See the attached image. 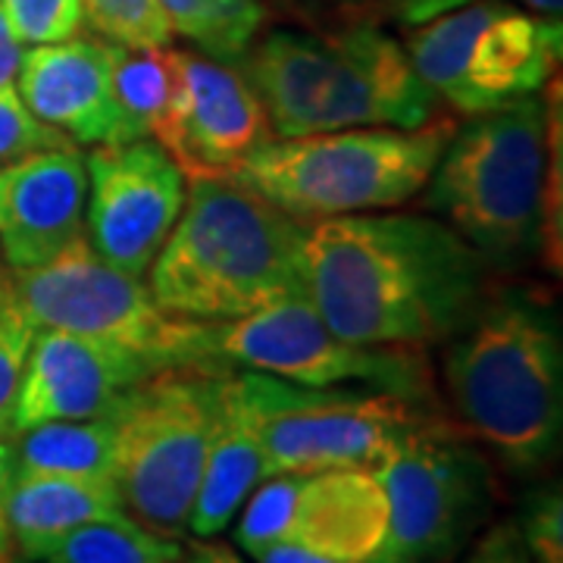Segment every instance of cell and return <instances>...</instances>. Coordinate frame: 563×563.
Returning a JSON list of instances; mask_svg holds the SVG:
<instances>
[{"label": "cell", "mask_w": 563, "mask_h": 563, "mask_svg": "<svg viewBox=\"0 0 563 563\" xmlns=\"http://www.w3.org/2000/svg\"><path fill=\"white\" fill-rule=\"evenodd\" d=\"M179 539L161 536L139 520L91 523L69 532L41 563H176Z\"/></svg>", "instance_id": "24"}, {"label": "cell", "mask_w": 563, "mask_h": 563, "mask_svg": "<svg viewBox=\"0 0 563 563\" xmlns=\"http://www.w3.org/2000/svg\"><path fill=\"white\" fill-rule=\"evenodd\" d=\"M463 3H476V0H410L407 10H404L401 25L410 29V25H420V22L432 20L439 13H448V10H457ZM507 3H520L532 13H542V16H561L563 0H507Z\"/></svg>", "instance_id": "32"}, {"label": "cell", "mask_w": 563, "mask_h": 563, "mask_svg": "<svg viewBox=\"0 0 563 563\" xmlns=\"http://www.w3.org/2000/svg\"><path fill=\"white\" fill-rule=\"evenodd\" d=\"M410 0H263L266 13L276 10L301 29H347L401 22Z\"/></svg>", "instance_id": "27"}, {"label": "cell", "mask_w": 563, "mask_h": 563, "mask_svg": "<svg viewBox=\"0 0 563 563\" xmlns=\"http://www.w3.org/2000/svg\"><path fill=\"white\" fill-rule=\"evenodd\" d=\"M369 563H410V561H401V558H391V554H379V558H373V561Z\"/></svg>", "instance_id": "36"}, {"label": "cell", "mask_w": 563, "mask_h": 563, "mask_svg": "<svg viewBox=\"0 0 563 563\" xmlns=\"http://www.w3.org/2000/svg\"><path fill=\"white\" fill-rule=\"evenodd\" d=\"M166 366L122 344L85 339L60 329H35L25 357L10 435L54 420L98 417L129 388Z\"/></svg>", "instance_id": "15"}, {"label": "cell", "mask_w": 563, "mask_h": 563, "mask_svg": "<svg viewBox=\"0 0 563 563\" xmlns=\"http://www.w3.org/2000/svg\"><path fill=\"white\" fill-rule=\"evenodd\" d=\"M16 91L44 125L76 147L139 139L113 91L110 41L73 35L25 47Z\"/></svg>", "instance_id": "16"}, {"label": "cell", "mask_w": 563, "mask_h": 563, "mask_svg": "<svg viewBox=\"0 0 563 563\" xmlns=\"http://www.w3.org/2000/svg\"><path fill=\"white\" fill-rule=\"evenodd\" d=\"M129 520L120 488L113 483H85L63 476H13L10 488V536L13 554L41 563L57 544L91 523Z\"/></svg>", "instance_id": "20"}, {"label": "cell", "mask_w": 563, "mask_h": 563, "mask_svg": "<svg viewBox=\"0 0 563 563\" xmlns=\"http://www.w3.org/2000/svg\"><path fill=\"white\" fill-rule=\"evenodd\" d=\"M307 225L229 179H191L151 263V295L185 320L225 322L303 295Z\"/></svg>", "instance_id": "4"}, {"label": "cell", "mask_w": 563, "mask_h": 563, "mask_svg": "<svg viewBox=\"0 0 563 563\" xmlns=\"http://www.w3.org/2000/svg\"><path fill=\"white\" fill-rule=\"evenodd\" d=\"M35 339V325L25 317L10 269L0 266V435H10L13 407L20 395L25 357Z\"/></svg>", "instance_id": "26"}, {"label": "cell", "mask_w": 563, "mask_h": 563, "mask_svg": "<svg viewBox=\"0 0 563 563\" xmlns=\"http://www.w3.org/2000/svg\"><path fill=\"white\" fill-rule=\"evenodd\" d=\"M22 57H25V44L16 38V32L10 29L0 10V88H16Z\"/></svg>", "instance_id": "34"}, {"label": "cell", "mask_w": 563, "mask_h": 563, "mask_svg": "<svg viewBox=\"0 0 563 563\" xmlns=\"http://www.w3.org/2000/svg\"><path fill=\"white\" fill-rule=\"evenodd\" d=\"M561 88L454 125L422 188L429 217L451 225L492 269H520L542 251L551 141Z\"/></svg>", "instance_id": "5"}, {"label": "cell", "mask_w": 563, "mask_h": 563, "mask_svg": "<svg viewBox=\"0 0 563 563\" xmlns=\"http://www.w3.org/2000/svg\"><path fill=\"white\" fill-rule=\"evenodd\" d=\"M73 144L54 132L22 103L16 88H0V166L22 161L38 151H54Z\"/></svg>", "instance_id": "30"}, {"label": "cell", "mask_w": 563, "mask_h": 563, "mask_svg": "<svg viewBox=\"0 0 563 563\" xmlns=\"http://www.w3.org/2000/svg\"><path fill=\"white\" fill-rule=\"evenodd\" d=\"M492 266L429 213H354L307 225L303 295L354 344L426 347L454 339Z\"/></svg>", "instance_id": "1"}, {"label": "cell", "mask_w": 563, "mask_h": 563, "mask_svg": "<svg viewBox=\"0 0 563 563\" xmlns=\"http://www.w3.org/2000/svg\"><path fill=\"white\" fill-rule=\"evenodd\" d=\"M220 363L166 366L117 404V488L132 520L181 539L220 417Z\"/></svg>", "instance_id": "7"}, {"label": "cell", "mask_w": 563, "mask_h": 563, "mask_svg": "<svg viewBox=\"0 0 563 563\" xmlns=\"http://www.w3.org/2000/svg\"><path fill=\"white\" fill-rule=\"evenodd\" d=\"M185 363L254 369L310 388L357 383L417 407H439L422 347L344 342L322 322L307 295L285 298L242 320H191Z\"/></svg>", "instance_id": "8"}, {"label": "cell", "mask_w": 563, "mask_h": 563, "mask_svg": "<svg viewBox=\"0 0 563 563\" xmlns=\"http://www.w3.org/2000/svg\"><path fill=\"white\" fill-rule=\"evenodd\" d=\"M85 29L120 47H163L173 25L161 0H81Z\"/></svg>", "instance_id": "25"}, {"label": "cell", "mask_w": 563, "mask_h": 563, "mask_svg": "<svg viewBox=\"0 0 563 563\" xmlns=\"http://www.w3.org/2000/svg\"><path fill=\"white\" fill-rule=\"evenodd\" d=\"M176 563H244L229 544L207 542V539H195V542L181 544V554Z\"/></svg>", "instance_id": "35"}, {"label": "cell", "mask_w": 563, "mask_h": 563, "mask_svg": "<svg viewBox=\"0 0 563 563\" xmlns=\"http://www.w3.org/2000/svg\"><path fill=\"white\" fill-rule=\"evenodd\" d=\"M532 563H563V495L561 483H544L523 498L514 520Z\"/></svg>", "instance_id": "29"}, {"label": "cell", "mask_w": 563, "mask_h": 563, "mask_svg": "<svg viewBox=\"0 0 563 563\" xmlns=\"http://www.w3.org/2000/svg\"><path fill=\"white\" fill-rule=\"evenodd\" d=\"M10 279L35 329L122 344L161 366H185L191 320L163 310L144 282L101 261L85 235L54 261L10 269Z\"/></svg>", "instance_id": "12"}, {"label": "cell", "mask_w": 563, "mask_h": 563, "mask_svg": "<svg viewBox=\"0 0 563 563\" xmlns=\"http://www.w3.org/2000/svg\"><path fill=\"white\" fill-rule=\"evenodd\" d=\"M239 66L279 139L373 125L420 129L442 117L439 98L385 25H279L257 35Z\"/></svg>", "instance_id": "3"}, {"label": "cell", "mask_w": 563, "mask_h": 563, "mask_svg": "<svg viewBox=\"0 0 563 563\" xmlns=\"http://www.w3.org/2000/svg\"><path fill=\"white\" fill-rule=\"evenodd\" d=\"M117 404L98 417L41 422L10 435L13 476H63L117 485Z\"/></svg>", "instance_id": "21"}, {"label": "cell", "mask_w": 563, "mask_h": 563, "mask_svg": "<svg viewBox=\"0 0 563 563\" xmlns=\"http://www.w3.org/2000/svg\"><path fill=\"white\" fill-rule=\"evenodd\" d=\"M10 488H13V442H10V435H0V563L13 561Z\"/></svg>", "instance_id": "33"}, {"label": "cell", "mask_w": 563, "mask_h": 563, "mask_svg": "<svg viewBox=\"0 0 563 563\" xmlns=\"http://www.w3.org/2000/svg\"><path fill=\"white\" fill-rule=\"evenodd\" d=\"M561 44V16L476 0L410 25L404 51L439 103L476 117L544 91L558 73Z\"/></svg>", "instance_id": "9"}, {"label": "cell", "mask_w": 563, "mask_h": 563, "mask_svg": "<svg viewBox=\"0 0 563 563\" xmlns=\"http://www.w3.org/2000/svg\"><path fill=\"white\" fill-rule=\"evenodd\" d=\"M0 10L25 47L66 41L85 29L81 0H0Z\"/></svg>", "instance_id": "28"}, {"label": "cell", "mask_w": 563, "mask_h": 563, "mask_svg": "<svg viewBox=\"0 0 563 563\" xmlns=\"http://www.w3.org/2000/svg\"><path fill=\"white\" fill-rule=\"evenodd\" d=\"M235 379L257 426L263 479L354 466L373 470L417 422L439 413L376 388H310L254 369H235Z\"/></svg>", "instance_id": "10"}, {"label": "cell", "mask_w": 563, "mask_h": 563, "mask_svg": "<svg viewBox=\"0 0 563 563\" xmlns=\"http://www.w3.org/2000/svg\"><path fill=\"white\" fill-rule=\"evenodd\" d=\"M463 563H532V558H529L514 520H504V523L492 526L483 539L473 544V551L466 554Z\"/></svg>", "instance_id": "31"}, {"label": "cell", "mask_w": 563, "mask_h": 563, "mask_svg": "<svg viewBox=\"0 0 563 563\" xmlns=\"http://www.w3.org/2000/svg\"><path fill=\"white\" fill-rule=\"evenodd\" d=\"M85 173V242L101 261L144 279L185 207V173L151 139L91 147Z\"/></svg>", "instance_id": "13"}, {"label": "cell", "mask_w": 563, "mask_h": 563, "mask_svg": "<svg viewBox=\"0 0 563 563\" xmlns=\"http://www.w3.org/2000/svg\"><path fill=\"white\" fill-rule=\"evenodd\" d=\"M451 132L454 120L442 113L420 129L373 125L273 139L232 179L303 225L376 213L420 195Z\"/></svg>", "instance_id": "6"}, {"label": "cell", "mask_w": 563, "mask_h": 563, "mask_svg": "<svg viewBox=\"0 0 563 563\" xmlns=\"http://www.w3.org/2000/svg\"><path fill=\"white\" fill-rule=\"evenodd\" d=\"M373 473L388 501L383 551L401 561H454L495 504L492 463L439 413L417 422Z\"/></svg>", "instance_id": "11"}, {"label": "cell", "mask_w": 563, "mask_h": 563, "mask_svg": "<svg viewBox=\"0 0 563 563\" xmlns=\"http://www.w3.org/2000/svg\"><path fill=\"white\" fill-rule=\"evenodd\" d=\"M173 35L188 38L201 54L239 63L266 22L263 0H161Z\"/></svg>", "instance_id": "23"}, {"label": "cell", "mask_w": 563, "mask_h": 563, "mask_svg": "<svg viewBox=\"0 0 563 563\" xmlns=\"http://www.w3.org/2000/svg\"><path fill=\"white\" fill-rule=\"evenodd\" d=\"M113 54V91L135 135L147 139L173 110L179 95V54L176 47H120Z\"/></svg>", "instance_id": "22"}, {"label": "cell", "mask_w": 563, "mask_h": 563, "mask_svg": "<svg viewBox=\"0 0 563 563\" xmlns=\"http://www.w3.org/2000/svg\"><path fill=\"white\" fill-rule=\"evenodd\" d=\"M88 173L76 144L0 166V261L32 269L54 261L85 232Z\"/></svg>", "instance_id": "17"}, {"label": "cell", "mask_w": 563, "mask_h": 563, "mask_svg": "<svg viewBox=\"0 0 563 563\" xmlns=\"http://www.w3.org/2000/svg\"><path fill=\"white\" fill-rule=\"evenodd\" d=\"M176 54L179 95L151 139L176 161L185 179H229L276 132L239 63L179 47Z\"/></svg>", "instance_id": "14"}, {"label": "cell", "mask_w": 563, "mask_h": 563, "mask_svg": "<svg viewBox=\"0 0 563 563\" xmlns=\"http://www.w3.org/2000/svg\"><path fill=\"white\" fill-rule=\"evenodd\" d=\"M385 536L388 501L373 470L295 473L288 517L276 542L320 563H369L383 554Z\"/></svg>", "instance_id": "18"}, {"label": "cell", "mask_w": 563, "mask_h": 563, "mask_svg": "<svg viewBox=\"0 0 563 563\" xmlns=\"http://www.w3.org/2000/svg\"><path fill=\"white\" fill-rule=\"evenodd\" d=\"M263 483V451L254 417L239 391L235 369H225L222 401L213 442L207 451L201 485L191 504L188 532L195 539H213L235 520L247 495Z\"/></svg>", "instance_id": "19"}, {"label": "cell", "mask_w": 563, "mask_h": 563, "mask_svg": "<svg viewBox=\"0 0 563 563\" xmlns=\"http://www.w3.org/2000/svg\"><path fill=\"white\" fill-rule=\"evenodd\" d=\"M461 429L498 461L532 476L558 461L563 439V325L529 285L488 288L442 361Z\"/></svg>", "instance_id": "2"}, {"label": "cell", "mask_w": 563, "mask_h": 563, "mask_svg": "<svg viewBox=\"0 0 563 563\" xmlns=\"http://www.w3.org/2000/svg\"><path fill=\"white\" fill-rule=\"evenodd\" d=\"M10 563H32V561H22V558H20V561H10Z\"/></svg>", "instance_id": "37"}]
</instances>
